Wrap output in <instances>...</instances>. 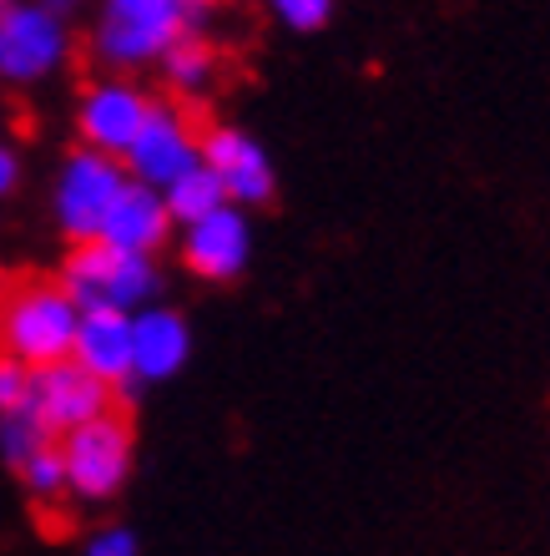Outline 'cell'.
Here are the masks:
<instances>
[{
  "mask_svg": "<svg viewBox=\"0 0 550 556\" xmlns=\"http://www.w3.org/2000/svg\"><path fill=\"white\" fill-rule=\"evenodd\" d=\"M72 61L66 15L46 0H11L0 5V81L5 87H41Z\"/></svg>",
  "mask_w": 550,
  "mask_h": 556,
  "instance_id": "obj_5",
  "label": "cell"
},
{
  "mask_svg": "<svg viewBox=\"0 0 550 556\" xmlns=\"http://www.w3.org/2000/svg\"><path fill=\"white\" fill-rule=\"evenodd\" d=\"M0 293H5V274H0Z\"/></svg>",
  "mask_w": 550,
  "mask_h": 556,
  "instance_id": "obj_24",
  "label": "cell"
},
{
  "mask_svg": "<svg viewBox=\"0 0 550 556\" xmlns=\"http://www.w3.org/2000/svg\"><path fill=\"white\" fill-rule=\"evenodd\" d=\"M197 157H203V167L222 182L228 203H238V207H258L278 192V173H273L268 147H263L258 137H247L243 127L218 122V127L197 132Z\"/></svg>",
  "mask_w": 550,
  "mask_h": 556,
  "instance_id": "obj_9",
  "label": "cell"
},
{
  "mask_svg": "<svg viewBox=\"0 0 550 556\" xmlns=\"http://www.w3.org/2000/svg\"><path fill=\"white\" fill-rule=\"evenodd\" d=\"M26 400H30V369L21 365V359H5V354H0V415L26 410Z\"/></svg>",
  "mask_w": 550,
  "mask_h": 556,
  "instance_id": "obj_20",
  "label": "cell"
},
{
  "mask_svg": "<svg viewBox=\"0 0 550 556\" xmlns=\"http://www.w3.org/2000/svg\"><path fill=\"white\" fill-rule=\"evenodd\" d=\"M56 445H61V466H66V496L81 501V506H106L131 481L137 435H131L127 415L106 410L97 420L66 430Z\"/></svg>",
  "mask_w": 550,
  "mask_h": 556,
  "instance_id": "obj_4",
  "label": "cell"
},
{
  "mask_svg": "<svg viewBox=\"0 0 550 556\" xmlns=\"http://www.w3.org/2000/svg\"><path fill=\"white\" fill-rule=\"evenodd\" d=\"M0 5H11V0H0Z\"/></svg>",
  "mask_w": 550,
  "mask_h": 556,
  "instance_id": "obj_25",
  "label": "cell"
},
{
  "mask_svg": "<svg viewBox=\"0 0 550 556\" xmlns=\"http://www.w3.org/2000/svg\"><path fill=\"white\" fill-rule=\"evenodd\" d=\"M81 308L56 278H21L0 293V354L21 359L26 369L72 359V339Z\"/></svg>",
  "mask_w": 550,
  "mask_h": 556,
  "instance_id": "obj_2",
  "label": "cell"
},
{
  "mask_svg": "<svg viewBox=\"0 0 550 556\" xmlns=\"http://www.w3.org/2000/svg\"><path fill=\"white\" fill-rule=\"evenodd\" d=\"M162 203H167V213H172L177 228H188V223H197L203 213H213L218 203H228V192H222L218 177L197 162V167H188L182 177H172V182L162 188Z\"/></svg>",
  "mask_w": 550,
  "mask_h": 556,
  "instance_id": "obj_16",
  "label": "cell"
},
{
  "mask_svg": "<svg viewBox=\"0 0 550 556\" xmlns=\"http://www.w3.org/2000/svg\"><path fill=\"white\" fill-rule=\"evenodd\" d=\"M197 132L182 106L172 102H152L146 106L142 127L131 137V147L121 152V167H127L131 182H146V188H167L172 177H182L188 167H197Z\"/></svg>",
  "mask_w": 550,
  "mask_h": 556,
  "instance_id": "obj_7",
  "label": "cell"
},
{
  "mask_svg": "<svg viewBox=\"0 0 550 556\" xmlns=\"http://www.w3.org/2000/svg\"><path fill=\"white\" fill-rule=\"evenodd\" d=\"M56 283L72 293L76 308H121L137 314L142 304H157L162 268L146 253H121L102 238L72 243V253L61 258Z\"/></svg>",
  "mask_w": 550,
  "mask_h": 556,
  "instance_id": "obj_3",
  "label": "cell"
},
{
  "mask_svg": "<svg viewBox=\"0 0 550 556\" xmlns=\"http://www.w3.org/2000/svg\"><path fill=\"white\" fill-rule=\"evenodd\" d=\"M188 359H192V329L177 308L142 304L131 314V380L167 384L188 369Z\"/></svg>",
  "mask_w": 550,
  "mask_h": 556,
  "instance_id": "obj_12",
  "label": "cell"
},
{
  "mask_svg": "<svg viewBox=\"0 0 550 556\" xmlns=\"http://www.w3.org/2000/svg\"><path fill=\"white\" fill-rule=\"evenodd\" d=\"M46 430H41V420H36V415L30 410H15V415H0V460H5V466H21V460H26L30 451H41L46 445Z\"/></svg>",
  "mask_w": 550,
  "mask_h": 556,
  "instance_id": "obj_18",
  "label": "cell"
},
{
  "mask_svg": "<svg viewBox=\"0 0 550 556\" xmlns=\"http://www.w3.org/2000/svg\"><path fill=\"white\" fill-rule=\"evenodd\" d=\"M273 15L283 21L289 30H323L333 15V0H273Z\"/></svg>",
  "mask_w": 550,
  "mask_h": 556,
  "instance_id": "obj_19",
  "label": "cell"
},
{
  "mask_svg": "<svg viewBox=\"0 0 550 556\" xmlns=\"http://www.w3.org/2000/svg\"><path fill=\"white\" fill-rule=\"evenodd\" d=\"M46 5H51V11H61V15H66V11H72V5H81V0H46Z\"/></svg>",
  "mask_w": 550,
  "mask_h": 556,
  "instance_id": "obj_23",
  "label": "cell"
},
{
  "mask_svg": "<svg viewBox=\"0 0 550 556\" xmlns=\"http://www.w3.org/2000/svg\"><path fill=\"white\" fill-rule=\"evenodd\" d=\"M15 476H21V485H26V496L41 501V506H51V501L66 496V466H61L56 440H46L41 451H30L26 460L15 466Z\"/></svg>",
  "mask_w": 550,
  "mask_h": 556,
  "instance_id": "obj_17",
  "label": "cell"
},
{
  "mask_svg": "<svg viewBox=\"0 0 550 556\" xmlns=\"http://www.w3.org/2000/svg\"><path fill=\"white\" fill-rule=\"evenodd\" d=\"M72 359L102 384H112L116 395L137 390V380H131V314H121V308H81Z\"/></svg>",
  "mask_w": 550,
  "mask_h": 556,
  "instance_id": "obj_13",
  "label": "cell"
},
{
  "mask_svg": "<svg viewBox=\"0 0 550 556\" xmlns=\"http://www.w3.org/2000/svg\"><path fill=\"white\" fill-rule=\"evenodd\" d=\"M253 258V223L247 207L218 203L213 213H203L197 223L182 228V264L207 283H232Z\"/></svg>",
  "mask_w": 550,
  "mask_h": 556,
  "instance_id": "obj_11",
  "label": "cell"
},
{
  "mask_svg": "<svg viewBox=\"0 0 550 556\" xmlns=\"http://www.w3.org/2000/svg\"><path fill=\"white\" fill-rule=\"evenodd\" d=\"M131 177L121 167V157H102L91 147H76L72 157L61 162L56 182H51V218H56L61 238L87 243L102 233L106 213H112L116 192L127 188Z\"/></svg>",
  "mask_w": 550,
  "mask_h": 556,
  "instance_id": "obj_6",
  "label": "cell"
},
{
  "mask_svg": "<svg viewBox=\"0 0 550 556\" xmlns=\"http://www.w3.org/2000/svg\"><path fill=\"white\" fill-rule=\"evenodd\" d=\"M146 106H152V97L131 76H97L76 97V137L102 157H121L131 137H137V127H142Z\"/></svg>",
  "mask_w": 550,
  "mask_h": 556,
  "instance_id": "obj_10",
  "label": "cell"
},
{
  "mask_svg": "<svg viewBox=\"0 0 550 556\" xmlns=\"http://www.w3.org/2000/svg\"><path fill=\"white\" fill-rule=\"evenodd\" d=\"M172 233H177V223H172V213H167V203H162V192L146 188V182H127V188L116 192V203L97 238L121 253L157 258V253L172 243Z\"/></svg>",
  "mask_w": 550,
  "mask_h": 556,
  "instance_id": "obj_14",
  "label": "cell"
},
{
  "mask_svg": "<svg viewBox=\"0 0 550 556\" xmlns=\"http://www.w3.org/2000/svg\"><path fill=\"white\" fill-rule=\"evenodd\" d=\"M162 76H167V87L182 91V97H203L213 87V76H218V51L192 30V36H177L167 51L157 56Z\"/></svg>",
  "mask_w": 550,
  "mask_h": 556,
  "instance_id": "obj_15",
  "label": "cell"
},
{
  "mask_svg": "<svg viewBox=\"0 0 550 556\" xmlns=\"http://www.w3.org/2000/svg\"><path fill=\"white\" fill-rule=\"evenodd\" d=\"M15 188H21V152L0 137V203H5Z\"/></svg>",
  "mask_w": 550,
  "mask_h": 556,
  "instance_id": "obj_22",
  "label": "cell"
},
{
  "mask_svg": "<svg viewBox=\"0 0 550 556\" xmlns=\"http://www.w3.org/2000/svg\"><path fill=\"white\" fill-rule=\"evenodd\" d=\"M81 556H142V542L131 527H97L81 546Z\"/></svg>",
  "mask_w": 550,
  "mask_h": 556,
  "instance_id": "obj_21",
  "label": "cell"
},
{
  "mask_svg": "<svg viewBox=\"0 0 550 556\" xmlns=\"http://www.w3.org/2000/svg\"><path fill=\"white\" fill-rule=\"evenodd\" d=\"M207 21V0H102L91 51L106 72H142L157 66V56L177 36Z\"/></svg>",
  "mask_w": 550,
  "mask_h": 556,
  "instance_id": "obj_1",
  "label": "cell"
},
{
  "mask_svg": "<svg viewBox=\"0 0 550 556\" xmlns=\"http://www.w3.org/2000/svg\"><path fill=\"white\" fill-rule=\"evenodd\" d=\"M112 400H116L112 384H102L97 375H87L76 359H56V365L30 369L26 410L41 420V430L51 440H61L66 430H76V425H87V420H97V415H106V410H112Z\"/></svg>",
  "mask_w": 550,
  "mask_h": 556,
  "instance_id": "obj_8",
  "label": "cell"
}]
</instances>
